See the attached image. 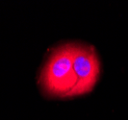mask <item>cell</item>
<instances>
[{
    "label": "cell",
    "mask_w": 128,
    "mask_h": 120,
    "mask_svg": "<svg viewBox=\"0 0 128 120\" xmlns=\"http://www.w3.org/2000/svg\"><path fill=\"white\" fill-rule=\"evenodd\" d=\"M75 43L56 47L44 63L38 79L45 94L50 97H68L76 84L73 70Z\"/></svg>",
    "instance_id": "1"
},
{
    "label": "cell",
    "mask_w": 128,
    "mask_h": 120,
    "mask_svg": "<svg viewBox=\"0 0 128 120\" xmlns=\"http://www.w3.org/2000/svg\"><path fill=\"white\" fill-rule=\"evenodd\" d=\"M73 70L76 77V84L68 97L80 96L92 91L100 73V63L96 49L92 46L75 44Z\"/></svg>",
    "instance_id": "2"
}]
</instances>
